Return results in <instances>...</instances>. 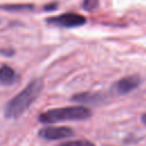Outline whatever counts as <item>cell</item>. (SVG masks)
<instances>
[{
  "mask_svg": "<svg viewBox=\"0 0 146 146\" xmlns=\"http://www.w3.org/2000/svg\"><path fill=\"white\" fill-rule=\"evenodd\" d=\"M72 99L74 102H80V103H95L99 99V96L90 92H82V94L74 95Z\"/></svg>",
  "mask_w": 146,
  "mask_h": 146,
  "instance_id": "7",
  "label": "cell"
},
{
  "mask_svg": "<svg viewBox=\"0 0 146 146\" xmlns=\"http://www.w3.org/2000/svg\"><path fill=\"white\" fill-rule=\"evenodd\" d=\"M91 111L86 106H67L62 108H54L43 112L39 115L41 123H56L62 121H80L87 120L91 116Z\"/></svg>",
  "mask_w": 146,
  "mask_h": 146,
  "instance_id": "2",
  "label": "cell"
},
{
  "mask_svg": "<svg viewBox=\"0 0 146 146\" xmlns=\"http://www.w3.org/2000/svg\"><path fill=\"white\" fill-rule=\"evenodd\" d=\"M16 73L15 71L8 66V65H2L0 66V82L1 83H13L16 80Z\"/></svg>",
  "mask_w": 146,
  "mask_h": 146,
  "instance_id": "6",
  "label": "cell"
},
{
  "mask_svg": "<svg viewBox=\"0 0 146 146\" xmlns=\"http://www.w3.org/2000/svg\"><path fill=\"white\" fill-rule=\"evenodd\" d=\"M98 2H99V0H83L82 7L86 10H94L98 6Z\"/></svg>",
  "mask_w": 146,
  "mask_h": 146,
  "instance_id": "9",
  "label": "cell"
},
{
  "mask_svg": "<svg viewBox=\"0 0 146 146\" xmlns=\"http://www.w3.org/2000/svg\"><path fill=\"white\" fill-rule=\"evenodd\" d=\"M86 17L76 13H65L58 16L47 18V23L60 27H75L86 23Z\"/></svg>",
  "mask_w": 146,
  "mask_h": 146,
  "instance_id": "3",
  "label": "cell"
},
{
  "mask_svg": "<svg viewBox=\"0 0 146 146\" xmlns=\"http://www.w3.org/2000/svg\"><path fill=\"white\" fill-rule=\"evenodd\" d=\"M43 87L42 79H33L21 92L14 96L5 106L3 114L7 119L19 117L35 100Z\"/></svg>",
  "mask_w": 146,
  "mask_h": 146,
  "instance_id": "1",
  "label": "cell"
},
{
  "mask_svg": "<svg viewBox=\"0 0 146 146\" xmlns=\"http://www.w3.org/2000/svg\"><path fill=\"white\" fill-rule=\"evenodd\" d=\"M140 76L137 75V74H133V75H129V76H125L121 80H119L115 86H114V89L117 94L122 95V94H128L132 90H135L139 84H140Z\"/></svg>",
  "mask_w": 146,
  "mask_h": 146,
  "instance_id": "5",
  "label": "cell"
},
{
  "mask_svg": "<svg viewBox=\"0 0 146 146\" xmlns=\"http://www.w3.org/2000/svg\"><path fill=\"white\" fill-rule=\"evenodd\" d=\"M3 9H8V10H21V9H31L32 6L30 5H16V6H3Z\"/></svg>",
  "mask_w": 146,
  "mask_h": 146,
  "instance_id": "10",
  "label": "cell"
},
{
  "mask_svg": "<svg viewBox=\"0 0 146 146\" xmlns=\"http://www.w3.org/2000/svg\"><path fill=\"white\" fill-rule=\"evenodd\" d=\"M55 8H57V5H56V3H51V6H49V7L46 6V7H44L46 10H52V9H55Z\"/></svg>",
  "mask_w": 146,
  "mask_h": 146,
  "instance_id": "11",
  "label": "cell"
},
{
  "mask_svg": "<svg viewBox=\"0 0 146 146\" xmlns=\"http://www.w3.org/2000/svg\"><path fill=\"white\" fill-rule=\"evenodd\" d=\"M72 135L73 130L68 127H44L39 131V136L47 140L68 138Z\"/></svg>",
  "mask_w": 146,
  "mask_h": 146,
  "instance_id": "4",
  "label": "cell"
},
{
  "mask_svg": "<svg viewBox=\"0 0 146 146\" xmlns=\"http://www.w3.org/2000/svg\"><path fill=\"white\" fill-rule=\"evenodd\" d=\"M58 146H96L94 143L86 140V139H80V140H71V141H66L63 143Z\"/></svg>",
  "mask_w": 146,
  "mask_h": 146,
  "instance_id": "8",
  "label": "cell"
},
{
  "mask_svg": "<svg viewBox=\"0 0 146 146\" xmlns=\"http://www.w3.org/2000/svg\"><path fill=\"white\" fill-rule=\"evenodd\" d=\"M141 121H143V122H144V123L146 124V113L141 115Z\"/></svg>",
  "mask_w": 146,
  "mask_h": 146,
  "instance_id": "12",
  "label": "cell"
}]
</instances>
